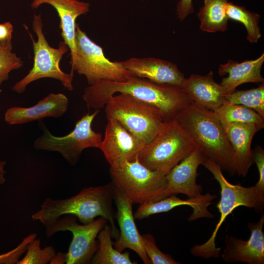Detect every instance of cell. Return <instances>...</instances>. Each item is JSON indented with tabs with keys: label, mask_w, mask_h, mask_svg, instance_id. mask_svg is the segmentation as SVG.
<instances>
[{
	"label": "cell",
	"mask_w": 264,
	"mask_h": 264,
	"mask_svg": "<svg viewBox=\"0 0 264 264\" xmlns=\"http://www.w3.org/2000/svg\"><path fill=\"white\" fill-rule=\"evenodd\" d=\"M216 198V195L209 193L198 198L186 199H182L176 195H173L157 201L140 204L133 215L134 218L142 220L154 214L169 212L179 206L188 205L192 208L193 212L188 220L193 221L202 218H212L214 215L209 211L208 207Z\"/></svg>",
	"instance_id": "ac0fdd59"
},
{
	"label": "cell",
	"mask_w": 264,
	"mask_h": 264,
	"mask_svg": "<svg viewBox=\"0 0 264 264\" xmlns=\"http://www.w3.org/2000/svg\"><path fill=\"white\" fill-rule=\"evenodd\" d=\"M66 253L59 252L55 254L49 263L50 264H63L66 263Z\"/></svg>",
	"instance_id": "e575fe53"
},
{
	"label": "cell",
	"mask_w": 264,
	"mask_h": 264,
	"mask_svg": "<svg viewBox=\"0 0 264 264\" xmlns=\"http://www.w3.org/2000/svg\"><path fill=\"white\" fill-rule=\"evenodd\" d=\"M104 138L99 149L112 165L134 160L145 144L125 128L117 120L107 117Z\"/></svg>",
	"instance_id": "7c38bea8"
},
{
	"label": "cell",
	"mask_w": 264,
	"mask_h": 264,
	"mask_svg": "<svg viewBox=\"0 0 264 264\" xmlns=\"http://www.w3.org/2000/svg\"><path fill=\"white\" fill-rule=\"evenodd\" d=\"M213 111L221 124L234 122L253 124L260 130L264 127V118L255 111L242 105L230 103L225 99Z\"/></svg>",
	"instance_id": "d4e9b609"
},
{
	"label": "cell",
	"mask_w": 264,
	"mask_h": 264,
	"mask_svg": "<svg viewBox=\"0 0 264 264\" xmlns=\"http://www.w3.org/2000/svg\"><path fill=\"white\" fill-rule=\"evenodd\" d=\"M113 197L116 207L115 217L120 229L118 238L113 242V246L120 252L126 248L132 249L144 264H151L144 249L142 235L135 223L132 208L133 203L114 186Z\"/></svg>",
	"instance_id": "5bb4252c"
},
{
	"label": "cell",
	"mask_w": 264,
	"mask_h": 264,
	"mask_svg": "<svg viewBox=\"0 0 264 264\" xmlns=\"http://www.w3.org/2000/svg\"><path fill=\"white\" fill-rule=\"evenodd\" d=\"M111 227L105 225L99 232L98 249L90 264H132L129 253H122L114 248L111 241Z\"/></svg>",
	"instance_id": "cb8c5ba5"
},
{
	"label": "cell",
	"mask_w": 264,
	"mask_h": 264,
	"mask_svg": "<svg viewBox=\"0 0 264 264\" xmlns=\"http://www.w3.org/2000/svg\"><path fill=\"white\" fill-rule=\"evenodd\" d=\"M76 54L70 63V72L85 76L89 86L102 80L125 82L134 77L120 61L112 62L105 56L102 48L91 40L78 23L75 32Z\"/></svg>",
	"instance_id": "9c48e42d"
},
{
	"label": "cell",
	"mask_w": 264,
	"mask_h": 264,
	"mask_svg": "<svg viewBox=\"0 0 264 264\" xmlns=\"http://www.w3.org/2000/svg\"><path fill=\"white\" fill-rule=\"evenodd\" d=\"M120 62L136 77L158 84L180 86L185 78L176 65L164 60L152 57L131 58Z\"/></svg>",
	"instance_id": "2e32d148"
},
{
	"label": "cell",
	"mask_w": 264,
	"mask_h": 264,
	"mask_svg": "<svg viewBox=\"0 0 264 264\" xmlns=\"http://www.w3.org/2000/svg\"><path fill=\"white\" fill-rule=\"evenodd\" d=\"M174 119L187 132L205 156L230 176L237 174L232 147L213 110L193 102Z\"/></svg>",
	"instance_id": "3957f363"
},
{
	"label": "cell",
	"mask_w": 264,
	"mask_h": 264,
	"mask_svg": "<svg viewBox=\"0 0 264 264\" xmlns=\"http://www.w3.org/2000/svg\"><path fill=\"white\" fill-rule=\"evenodd\" d=\"M204 156L197 146L190 154L176 165L165 176L166 186L159 200L178 194H184L189 198L202 196L203 188L197 184L196 179L198 167L202 164Z\"/></svg>",
	"instance_id": "4fadbf2b"
},
{
	"label": "cell",
	"mask_w": 264,
	"mask_h": 264,
	"mask_svg": "<svg viewBox=\"0 0 264 264\" xmlns=\"http://www.w3.org/2000/svg\"><path fill=\"white\" fill-rule=\"evenodd\" d=\"M13 27L10 22L0 23V42L11 40Z\"/></svg>",
	"instance_id": "836d02e7"
},
{
	"label": "cell",
	"mask_w": 264,
	"mask_h": 264,
	"mask_svg": "<svg viewBox=\"0 0 264 264\" xmlns=\"http://www.w3.org/2000/svg\"><path fill=\"white\" fill-rule=\"evenodd\" d=\"M252 160L257 166L259 179L254 185L260 190L264 191V150L260 146L257 145L252 150Z\"/></svg>",
	"instance_id": "1f68e13d"
},
{
	"label": "cell",
	"mask_w": 264,
	"mask_h": 264,
	"mask_svg": "<svg viewBox=\"0 0 264 264\" xmlns=\"http://www.w3.org/2000/svg\"><path fill=\"white\" fill-rule=\"evenodd\" d=\"M11 40L0 42V87L2 83L8 80L9 73L23 66L22 59L12 52ZM2 89L0 88V92Z\"/></svg>",
	"instance_id": "83f0119b"
},
{
	"label": "cell",
	"mask_w": 264,
	"mask_h": 264,
	"mask_svg": "<svg viewBox=\"0 0 264 264\" xmlns=\"http://www.w3.org/2000/svg\"><path fill=\"white\" fill-rule=\"evenodd\" d=\"M180 87L194 102L212 110L219 107L225 99L222 86L214 80L212 71L204 76L191 74L185 78Z\"/></svg>",
	"instance_id": "7402d4cb"
},
{
	"label": "cell",
	"mask_w": 264,
	"mask_h": 264,
	"mask_svg": "<svg viewBox=\"0 0 264 264\" xmlns=\"http://www.w3.org/2000/svg\"><path fill=\"white\" fill-rule=\"evenodd\" d=\"M176 11L178 19L182 21L188 15L194 12L192 0H180L177 3Z\"/></svg>",
	"instance_id": "d6a6232c"
},
{
	"label": "cell",
	"mask_w": 264,
	"mask_h": 264,
	"mask_svg": "<svg viewBox=\"0 0 264 264\" xmlns=\"http://www.w3.org/2000/svg\"><path fill=\"white\" fill-rule=\"evenodd\" d=\"M113 195V186L110 183L84 188L77 195L66 199L47 198L31 218L46 227L66 215L75 216L82 224L91 222L97 217H102L109 221L112 237L116 239L119 232L115 224Z\"/></svg>",
	"instance_id": "7a4b0ae2"
},
{
	"label": "cell",
	"mask_w": 264,
	"mask_h": 264,
	"mask_svg": "<svg viewBox=\"0 0 264 264\" xmlns=\"http://www.w3.org/2000/svg\"><path fill=\"white\" fill-rule=\"evenodd\" d=\"M228 0H204L198 17L200 21V29L204 32L214 33L227 29L229 20L226 12Z\"/></svg>",
	"instance_id": "603a6c76"
},
{
	"label": "cell",
	"mask_w": 264,
	"mask_h": 264,
	"mask_svg": "<svg viewBox=\"0 0 264 264\" xmlns=\"http://www.w3.org/2000/svg\"><path fill=\"white\" fill-rule=\"evenodd\" d=\"M40 244V240L36 238L29 242L25 256L17 264H46L50 262L56 254L55 248L48 246L42 249Z\"/></svg>",
	"instance_id": "f1b7e54d"
},
{
	"label": "cell",
	"mask_w": 264,
	"mask_h": 264,
	"mask_svg": "<svg viewBox=\"0 0 264 264\" xmlns=\"http://www.w3.org/2000/svg\"><path fill=\"white\" fill-rule=\"evenodd\" d=\"M99 111L96 110L91 114L87 113L84 115L76 122L73 130L64 136L52 135L42 123L43 133L35 140L34 148L57 152L70 164H76L84 150L99 148L102 140V134L91 128V124Z\"/></svg>",
	"instance_id": "30bf717a"
},
{
	"label": "cell",
	"mask_w": 264,
	"mask_h": 264,
	"mask_svg": "<svg viewBox=\"0 0 264 264\" xmlns=\"http://www.w3.org/2000/svg\"><path fill=\"white\" fill-rule=\"evenodd\" d=\"M196 146L185 129L173 119L164 123L156 136L144 145L137 158L147 168L166 175Z\"/></svg>",
	"instance_id": "5b68a950"
},
{
	"label": "cell",
	"mask_w": 264,
	"mask_h": 264,
	"mask_svg": "<svg viewBox=\"0 0 264 264\" xmlns=\"http://www.w3.org/2000/svg\"><path fill=\"white\" fill-rule=\"evenodd\" d=\"M76 217L66 215L45 227V235L49 238L60 231H70L72 239L66 253V264H90L98 249L96 238L107 220L102 217L88 224H80Z\"/></svg>",
	"instance_id": "8fae6325"
},
{
	"label": "cell",
	"mask_w": 264,
	"mask_h": 264,
	"mask_svg": "<svg viewBox=\"0 0 264 264\" xmlns=\"http://www.w3.org/2000/svg\"><path fill=\"white\" fill-rule=\"evenodd\" d=\"M6 164V161L4 160L0 161V185L3 184L6 181V178L4 176L6 173L4 169Z\"/></svg>",
	"instance_id": "d590c367"
},
{
	"label": "cell",
	"mask_w": 264,
	"mask_h": 264,
	"mask_svg": "<svg viewBox=\"0 0 264 264\" xmlns=\"http://www.w3.org/2000/svg\"><path fill=\"white\" fill-rule=\"evenodd\" d=\"M264 62V54L253 60L238 62L228 60L224 64H220L218 68L222 79L220 85L225 94L231 93L236 88L244 83H264V79L261 75V68Z\"/></svg>",
	"instance_id": "44dd1931"
},
{
	"label": "cell",
	"mask_w": 264,
	"mask_h": 264,
	"mask_svg": "<svg viewBox=\"0 0 264 264\" xmlns=\"http://www.w3.org/2000/svg\"><path fill=\"white\" fill-rule=\"evenodd\" d=\"M116 93L129 94L154 108L165 121L174 119L193 102L180 86L158 84L137 77L125 82L100 81L85 89L83 99L89 108L99 110Z\"/></svg>",
	"instance_id": "6da1fadb"
},
{
	"label": "cell",
	"mask_w": 264,
	"mask_h": 264,
	"mask_svg": "<svg viewBox=\"0 0 264 264\" xmlns=\"http://www.w3.org/2000/svg\"><path fill=\"white\" fill-rule=\"evenodd\" d=\"M144 247L151 264H179L170 255L162 252L157 247L153 236L150 234L142 235Z\"/></svg>",
	"instance_id": "f546056e"
},
{
	"label": "cell",
	"mask_w": 264,
	"mask_h": 264,
	"mask_svg": "<svg viewBox=\"0 0 264 264\" xmlns=\"http://www.w3.org/2000/svg\"><path fill=\"white\" fill-rule=\"evenodd\" d=\"M112 183L133 203L157 201L166 186V175L142 164L137 157L110 165Z\"/></svg>",
	"instance_id": "8992f818"
},
{
	"label": "cell",
	"mask_w": 264,
	"mask_h": 264,
	"mask_svg": "<svg viewBox=\"0 0 264 264\" xmlns=\"http://www.w3.org/2000/svg\"><path fill=\"white\" fill-rule=\"evenodd\" d=\"M68 100L64 94L51 93L29 107H13L4 114V120L9 125L22 124L46 117L59 118L66 111Z\"/></svg>",
	"instance_id": "e0dca14e"
},
{
	"label": "cell",
	"mask_w": 264,
	"mask_h": 264,
	"mask_svg": "<svg viewBox=\"0 0 264 264\" xmlns=\"http://www.w3.org/2000/svg\"><path fill=\"white\" fill-rule=\"evenodd\" d=\"M264 214L261 212L257 222H248L247 227L251 234L244 241L231 236L227 238L225 246L220 255L228 263L242 262L248 264H264Z\"/></svg>",
	"instance_id": "9a60e30c"
},
{
	"label": "cell",
	"mask_w": 264,
	"mask_h": 264,
	"mask_svg": "<svg viewBox=\"0 0 264 264\" xmlns=\"http://www.w3.org/2000/svg\"><path fill=\"white\" fill-rule=\"evenodd\" d=\"M232 104H240L249 108L264 118V83L256 88L247 90H234L225 95Z\"/></svg>",
	"instance_id": "4316f807"
},
{
	"label": "cell",
	"mask_w": 264,
	"mask_h": 264,
	"mask_svg": "<svg viewBox=\"0 0 264 264\" xmlns=\"http://www.w3.org/2000/svg\"><path fill=\"white\" fill-rule=\"evenodd\" d=\"M226 12L228 19L242 22L247 31V40L251 43H257L261 37L259 25L260 15L247 10L243 6L228 2Z\"/></svg>",
	"instance_id": "484cf974"
},
{
	"label": "cell",
	"mask_w": 264,
	"mask_h": 264,
	"mask_svg": "<svg viewBox=\"0 0 264 264\" xmlns=\"http://www.w3.org/2000/svg\"><path fill=\"white\" fill-rule=\"evenodd\" d=\"M105 107L107 118L117 120L145 144L156 136L165 122L157 110L129 94L113 95Z\"/></svg>",
	"instance_id": "ba28073f"
},
{
	"label": "cell",
	"mask_w": 264,
	"mask_h": 264,
	"mask_svg": "<svg viewBox=\"0 0 264 264\" xmlns=\"http://www.w3.org/2000/svg\"><path fill=\"white\" fill-rule=\"evenodd\" d=\"M43 3L50 4L58 13L60 19L61 36L70 51L71 63L76 54V20L89 11V4L77 0H34L31 6L37 8Z\"/></svg>",
	"instance_id": "ffe728a7"
},
{
	"label": "cell",
	"mask_w": 264,
	"mask_h": 264,
	"mask_svg": "<svg viewBox=\"0 0 264 264\" xmlns=\"http://www.w3.org/2000/svg\"><path fill=\"white\" fill-rule=\"evenodd\" d=\"M222 125L232 148L237 174L245 177L253 164L251 148L252 139L260 129L256 125L250 123L234 122Z\"/></svg>",
	"instance_id": "d6986e66"
},
{
	"label": "cell",
	"mask_w": 264,
	"mask_h": 264,
	"mask_svg": "<svg viewBox=\"0 0 264 264\" xmlns=\"http://www.w3.org/2000/svg\"><path fill=\"white\" fill-rule=\"evenodd\" d=\"M201 165L211 172L220 186V198L217 205L220 216L209 239L203 243L192 247L190 252L193 256L203 259L218 258L221 255V249L217 247L215 240L226 218L241 206L253 208L257 212H263L264 191L255 185L246 187L230 183L224 176L220 168L205 156Z\"/></svg>",
	"instance_id": "277c9868"
},
{
	"label": "cell",
	"mask_w": 264,
	"mask_h": 264,
	"mask_svg": "<svg viewBox=\"0 0 264 264\" xmlns=\"http://www.w3.org/2000/svg\"><path fill=\"white\" fill-rule=\"evenodd\" d=\"M43 24L41 15L34 14L32 29L37 36L35 41L28 32L32 42L34 51V64L28 73L17 82L12 89L18 93H22L31 82L44 78H51L60 81L68 90H72L74 73H66L60 67V62L64 55L69 50L65 42H60L57 48L50 46L43 31Z\"/></svg>",
	"instance_id": "52a82bcc"
},
{
	"label": "cell",
	"mask_w": 264,
	"mask_h": 264,
	"mask_svg": "<svg viewBox=\"0 0 264 264\" xmlns=\"http://www.w3.org/2000/svg\"><path fill=\"white\" fill-rule=\"evenodd\" d=\"M36 233L30 234L23 238L14 249L0 254V264H17L22 255L26 252L27 244L36 238Z\"/></svg>",
	"instance_id": "4dcf8cb0"
}]
</instances>
